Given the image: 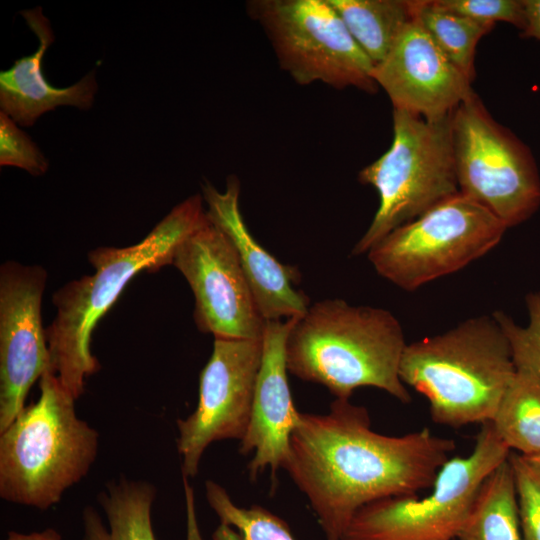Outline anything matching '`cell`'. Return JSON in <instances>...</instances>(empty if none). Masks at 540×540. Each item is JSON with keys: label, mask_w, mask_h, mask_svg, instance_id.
<instances>
[{"label": "cell", "mask_w": 540, "mask_h": 540, "mask_svg": "<svg viewBox=\"0 0 540 540\" xmlns=\"http://www.w3.org/2000/svg\"><path fill=\"white\" fill-rule=\"evenodd\" d=\"M457 540H523L509 457L483 482Z\"/></svg>", "instance_id": "obj_19"}, {"label": "cell", "mask_w": 540, "mask_h": 540, "mask_svg": "<svg viewBox=\"0 0 540 540\" xmlns=\"http://www.w3.org/2000/svg\"><path fill=\"white\" fill-rule=\"evenodd\" d=\"M205 494L220 520L211 540H295L281 518L259 505L237 506L218 483L207 480Z\"/></svg>", "instance_id": "obj_23"}, {"label": "cell", "mask_w": 540, "mask_h": 540, "mask_svg": "<svg viewBox=\"0 0 540 540\" xmlns=\"http://www.w3.org/2000/svg\"><path fill=\"white\" fill-rule=\"evenodd\" d=\"M207 220L203 197L192 195L137 244L90 251L88 260L95 272L66 283L54 293L52 302L57 311L46 328L51 370L76 400L84 393L87 378L101 368L91 351L97 322L134 276L171 265L176 247Z\"/></svg>", "instance_id": "obj_2"}, {"label": "cell", "mask_w": 540, "mask_h": 540, "mask_svg": "<svg viewBox=\"0 0 540 540\" xmlns=\"http://www.w3.org/2000/svg\"><path fill=\"white\" fill-rule=\"evenodd\" d=\"M510 452L492 423L482 424L473 450L446 461L429 494L391 496L363 506L342 540H457L483 482Z\"/></svg>", "instance_id": "obj_7"}, {"label": "cell", "mask_w": 540, "mask_h": 540, "mask_svg": "<svg viewBox=\"0 0 540 540\" xmlns=\"http://www.w3.org/2000/svg\"><path fill=\"white\" fill-rule=\"evenodd\" d=\"M528 325L519 326L502 311L493 312L511 351L516 372L540 379V290L525 297Z\"/></svg>", "instance_id": "obj_24"}, {"label": "cell", "mask_w": 540, "mask_h": 540, "mask_svg": "<svg viewBox=\"0 0 540 540\" xmlns=\"http://www.w3.org/2000/svg\"><path fill=\"white\" fill-rule=\"evenodd\" d=\"M516 369L508 341L493 316L408 343L399 375L429 404L436 424L460 428L491 422Z\"/></svg>", "instance_id": "obj_4"}, {"label": "cell", "mask_w": 540, "mask_h": 540, "mask_svg": "<svg viewBox=\"0 0 540 540\" xmlns=\"http://www.w3.org/2000/svg\"><path fill=\"white\" fill-rule=\"evenodd\" d=\"M0 165L21 168L33 176L46 173L49 163L36 143L0 111Z\"/></svg>", "instance_id": "obj_25"}, {"label": "cell", "mask_w": 540, "mask_h": 540, "mask_svg": "<svg viewBox=\"0 0 540 540\" xmlns=\"http://www.w3.org/2000/svg\"><path fill=\"white\" fill-rule=\"evenodd\" d=\"M251 7L281 67L298 84L377 91L373 63L328 0H261Z\"/></svg>", "instance_id": "obj_10"}, {"label": "cell", "mask_w": 540, "mask_h": 540, "mask_svg": "<svg viewBox=\"0 0 540 540\" xmlns=\"http://www.w3.org/2000/svg\"><path fill=\"white\" fill-rule=\"evenodd\" d=\"M413 11V5H412ZM372 78L389 96L393 109L428 121L450 116L474 91L413 16Z\"/></svg>", "instance_id": "obj_14"}, {"label": "cell", "mask_w": 540, "mask_h": 540, "mask_svg": "<svg viewBox=\"0 0 540 540\" xmlns=\"http://www.w3.org/2000/svg\"><path fill=\"white\" fill-rule=\"evenodd\" d=\"M156 496V487L145 480L110 481L97 495L107 524L94 507H85L80 540H156L151 518ZM187 532V540H202L195 511L187 512Z\"/></svg>", "instance_id": "obj_18"}, {"label": "cell", "mask_w": 540, "mask_h": 540, "mask_svg": "<svg viewBox=\"0 0 540 540\" xmlns=\"http://www.w3.org/2000/svg\"><path fill=\"white\" fill-rule=\"evenodd\" d=\"M413 11L444 55L469 80L475 77L474 57L479 40L494 24L482 23L437 7L430 0L412 1Z\"/></svg>", "instance_id": "obj_22"}, {"label": "cell", "mask_w": 540, "mask_h": 540, "mask_svg": "<svg viewBox=\"0 0 540 540\" xmlns=\"http://www.w3.org/2000/svg\"><path fill=\"white\" fill-rule=\"evenodd\" d=\"M523 540H540V476L523 457L510 452Z\"/></svg>", "instance_id": "obj_26"}, {"label": "cell", "mask_w": 540, "mask_h": 540, "mask_svg": "<svg viewBox=\"0 0 540 540\" xmlns=\"http://www.w3.org/2000/svg\"><path fill=\"white\" fill-rule=\"evenodd\" d=\"M294 319L265 323L250 422L239 446L241 454L253 453L247 466L251 480H256L267 469L272 480H276L299 418L300 412L295 408L289 387L285 357V343Z\"/></svg>", "instance_id": "obj_15"}, {"label": "cell", "mask_w": 540, "mask_h": 540, "mask_svg": "<svg viewBox=\"0 0 540 540\" xmlns=\"http://www.w3.org/2000/svg\"><path fill=\"white\" fill-rule=\"evenodd\" d=\"M30 30L38 39L37 50L17 59L0 73V111L19 126L30 127L44 113L58 106H74L81 110L92 107L98 84L95 71L88 72L68 87L50 84L42 71L46 51L55 36L50 21L41 7L20 12Z\"/></svg>", "instance_id": "obj_17"}, {"label": "cell", "mask_w": 540, "mask_h": 540, "mask_svg": "<svg viewBox=\"0 0 540 540\" xmlns=\"http://www.w3.org/2000/svg\"><path fill=\"white\" fill-rule=\"evenodd\" d=\"M455 449L453 439L428 428L377 433L366 407L335 399L326 414H299L282 468L308 499L326 540H342L363 506L430 489Z\"/></svg>", "instance_id": "obj_1"}, {"label": "cell", "mask_w": 540, "mask_h": 540, "mask_svg": "<svg viewBox=\"0 0 540 540\" xmlns=\"http://www.w3.org/2000/svg\"><path fill=\"white\" fill-rule=\"evenodd\" d=\"M46 280L39 265L10 260L0 268V433L25 408L35 381L51 369L41 318Z\"/></svg>", "instance_id": "obj_13"}, {"label": "cell", "mask_w": 540, "mask_h": 540, "mask_svg": "<svg viewBox=\"0 0 540 540\" xmlns=\"http://www.w3.org/2000/svg\"><path fill=\"white\" fill-rule=\"evenodd\" d=\"M373 63H381L413 16L412 1L328 0Z\"/></svg>", "instance_id": "obj_20"}, {"label": "cell", "mask_w": 540, "mask_h": 540, "mask_svg": "<svg viewBox=\"0 0 540 540\" xmlns=\"http://www.w3.org/2000/svg\"><path fill=\"white\" fill-rule=\"evenodd\" d=\"M171 265L192 289L194 321L214 339L254 340L263 336L260 315L227 235L209 219L175 249Z\"/></svg>", "instance_id": "obj_12"}, {"label": "cell", "mask_w": 540, "mask_h": 540, "mask_svg": "<svg viewBox=\"0 0 540 540\" xmlns=\"http://www.w3.org/2000/svg\"><path fill=\"white\" fill-rule=\"evenodd\" d=\"M491 423L510 450L540 455V379L516 372Z\"/></svg>", "instance_id": "obj_21"}, {"label": "cell", "mask_w": 540, "mask_h": 540, "mask_svg": "<svg viewBox=\"0 0 540 540\" xmlns=\"http://www.w3.org/2000/svg\"><path fill=\"white\" fill-rule=\"evenodd\" d=\"M526 25L521 36L540 40V0H524Z\"/></svg>", "instance_id": "obj_28"}, {"label": "cell", "mask_w": 540, "mask_h": 540, "mask_svg": "<svg viewBox=\"0 0 540 540\" xmlns=\"http://www.w3.org/2000/svg\"><path fill=\"white\" fill-rule=\"evenodd\" d=\"M262 352V338L214 339L211 356L200 373L197 406L176 423L183 478L197 475L210 444L243 439L250 422Z\"/></svg>", "instance_id": "obj_11"}, {"label": "cell", "mask_w": 540, "mask_h": 540, "mask_svg": "<svg viewBox=\"0 0 540 540\" xmlns=\"http://www.w3.org/2000/svg\"><path fill=\"white\" fill-rule=\"evenodd\" d=\"M446 11L467 17L482 23L494 24L507 22L519 28H525L524 0H432Z\"/></svg>", "instance_id": "obj_27"}, {"label": "cell", "mask_w": 540, "mask_h": 540, "mask_svg": "<svg viewBox=\"0 0 540 540\" xmlns=\"http://www.w3.org/2000/svg\"><path fill=\"white\" fill-rule=\"evenodd\" d=\"M459 192L479 203L507 228L540 207V176L530 149L499 124L473 92L452 114Z\"/></svg>", "instance_id": "obj_9"}, {"label": "cell", "mask_w": 540, "mask_h": 540, "mask_svg": "<svg viewBox=\"0 0 540 540\" xmlns=\"http://www.w3.org/2000/svg\"><path fill=\"white\" fill-rule=\"evenodd\" d=\"M522 457L526 463L540 476V455Z\"/></svg>", "instance_id": "obj_30"}, {"label": "cell", "mask_w": 540, "mask_h": 540, "mask_svg": "<svg viewBox=\"0 0 540 540\" xmlns=\"http://www.w3.org/2000/svg\"><path fill=\"white\" fill-rule=\"evenodd\" d=\"M508 228L460 192L394 229L366 254L397 287H419L466 267L502 240Z\"/></svg>", "instance_id": "obj_8"}, {"label": "cell", "mask_w": 540, "mask_h": 540, "mask_svg": "<svg viewBox=\"0 0 540 540\" xmlns=\"http://www.w3.org/2000/svg\"><path fill=\"white\" fill-rule=\"evenodd\" d=\"M452 114L428 121L393 109L390 148L358 174L378 192L379 206L352 256L367 253L394 229L459 193Z\"/></svg>", "instance_id": "obj_6"}, {"label": "cell", "mask_w": 540, "mask_h": 540, "mask_svg": "<svg viewBox=\"0 0 540 540\" xmlns=\"http://www.w3.org/2000/svg\"><path fill=\"white\" fill-rule=\"evenodd\" d=\"M40 396L0 433V497L47 510L86 477L99 449V433L81 419L77 401L56 374L39 380Z\"/></svg>", "instance_id": "obj_5"}, {"label": "cell", "mask_w": 540, "mask_h": 540, "mask_svg": "<svg viewBox=\"0 0 540 540\" xmlns=\"http://www.w3.org/2000/svg\"><path fill=\"white\" fill-rule=\"evenodd\" d=\"M5 540H62V536L55 529L47 528L32 533L9 531Z\"/></svg>", "instance_id": "obj_29"}, {"label": "cell", "mask_w": 540, "mask_h": 540, "mask_svg": "<svg viewBox=\"0 0 540 540\" xmlns=\"http://www.w3.org/2000/svg\"><path fill=\"white\" fill-rule=\"evenodd\" d=\"M407 343L388 310L324 299L294 319L285 343L288 372L350 400L360 387H374L402 403L411 395L399 375Z\"/></svg>", "instance_id": "obj_3"}, {"label": "cell", "mask_w": 540, "mask_h": 540, "mask_svg": "<svg viewBox=\"0 0 540 540\" xmlns=\"http://www.w3.org/2000/svg\"><path fill=\"white\" fill-rule=\"evenodd\" d=\"M202 192L207 217L231 241L262 318L278 321L303 316L310 301L295 287L300 282V272L278 261L252 236L239 207L238 179L229 177L223 192L206 182Z\"/></svg>", "instance_id": "obj_16"}]
</instances>
